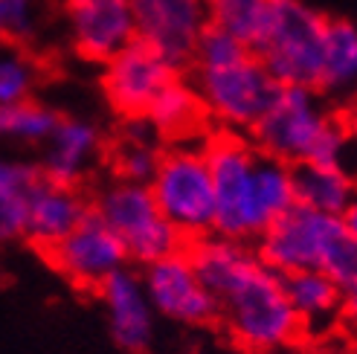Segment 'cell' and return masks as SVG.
Returning a JSON list of instances; mask_svg holds the SVG:
<instances>
[{"instance_id": "2", "label": "cell", "mask_w": 357, "mask_h": 354, "mask_svg": "<svg viewBox=\"0 0 357 354\" xmlns=\"http://www.w3.org/2000/svg\"><path fill=\"white\" fill-rule=\"evenodd\" d=\"M204 154L215 189V236L259 241L296 203L294 169L259 154L244 139L215 137Z\"/></svg>"}, {"instance_id": "23", "label": "cell", "mask_w": 357, "mask_h": 354, "mask_svg": "<svg viewBox=\"0 0 357 354\" xmlns=\"http://www.w3.org/2000/svg\"><path fill=\"white\" fill-rule=\"evenodd\" d=\"M59 114L38 102L0 105V143L44 146V139L59 125Z\"/></svg>"}, {"instance_id": "29", "label": "cell", "mask_w": 357, "mask_h": 354, "mask_svg": "<svg viewBox=\"0 0 357 354\" xmlns=\"http://www.w3.org/2000/svg\"><path fill=\"white\" fill-rule=\"evenodd\" d=\"M340 224H343V233H346L349 238H354V241H357V194H354V201L343 209Z\"/></svg>"}, {"instance_id": "21", "label": "cell", "mask_w": 357, "mask_h": 354, "mask_svg": "<svg viewBox=\"0 0 357 354\" xmlns=\"http://www.w3.org/2000/svg\"><path fill=\"white\" fill-rule=\"evenodd\" d=\"M357 82V26L346 17H326L319 87L343 91Z\"/></svg>"}, {"instance_id": "9", "label": "cell", "mask_w": 357, "mask_h": 354, "mask_svg": "<svg viewBox=\"0 0 357 354\" xmlns=\"http://www.w3.org/2000/svg\"><path fill=\"white\" fill-rule=\"evenodd\" d=\"M139 279L157 320H169L186 328L209 325L218 320V305L195 270L189 253L181 250L154 264H146Z\"/></svg>"}, {"instance_id": "26", "label": "cell", "mask_w": 357, "mask_h": 354, "mask_svg": "<svg viewBox=\"0 0 357 354\" xmlns=\"http://www.w3.org/2000/svg\"><path fill=\"white\" fill-rule=\"evenodd\" d=\"M323 273L340 288L343 296L357 293V241L343 236L340 244L334 247V253L328 256Z\"/></svg>"}, {"instance_id": "5", "label": "cell", "mask_w": 357, "mask_h": 354, "mask_svg": "<svg viewBox=\"0 0 357 354\" xmlns=\"http://www.w3.org/2000/svg\"><path fill=\"white\" fill-rule=\"evenodd\" d=\"M149 192L163 218L181 238H206L215 229V189L206 166V154L198 148H172L160 157V166Z\"/></svg>"}, {"instance_id": "1", "label": "cell", "mask_w": 357, "mask_h": 354, "mask_svg": "<svg viewBox=\"0 0 357 354\" xmlns=\"http://www.w3.org/2000/svg\"><path fill=\"white\" fill-rule=\"evenodd\" d=\"M189 259L218 305L227 334L250 354H279L291 348L302 325L284 293V279L247 244L206 236L192 244Z\"/></svg>"}, {"instance_id": "11", "label": "cell", "mask_w": 357, "mask_h": 354, "mask_svg": "<svg viewBox=\"0 0 357 354\" xmlns=\"http://www.w3.org/2000/svg\"><path fill=\"white\" fill-rule=\"evenodd\" d=\"M177 79V70L166 64L142 41L128 44L105 64V96L111 108L125 119L146 116L154 99Z\"/></svg>"}, {"instance_id": "14", "label": "cell", "mask_w": 357, "mask_h": 354, "mask_svg": "<svg viewBox=\"0 0 357 354\" xmlns=\"http://www.w3.org/2000/svg\"><path fill=\"white\" fill-rule=\"evenodd\" d=\"M111 340L128 354H146L157 337V314L134 270H119L99 288Z\"/></svg>"}, {"instance_id": "3", "label": "cell", "mask_w": 357, "mask_h": 354, "mask_svg": "<svg viewBox=\"0 0 357 354\" xmlns=\"http://www.w3.org/2000/svg\"><path fill=\"white\" fill-rule=\"evenodd\" d=\"M326 17L302 0H273L253 56L279 87H319Z\"/></svg>"}, {"instance_id": "17", "label": "cell", "mask_w": 357, "mask_h": 354, "mask_svg": "<svg viewBox=\"0 0 357 354\" xmlns=\"http://www.w3.org/2000/svg\"><path fill=\"white\" fill-rule=\"evenodd\" d=\"M284 279V293L296 314L302 331H328L334 320L343 314L346 296L340 288L323 273V270H305V273H291Z\"/></svg>"}, {"instance_id": "24", "label": "cell", "mask_w": 357, "mask_h": 354, "mask_svg": "<svg viewBox=\"0 0 357 354\" xmlns=\"http://www.w3.org/2000/svg\"><path fill=\"white\" fill-rule=\"evenodd\" d=\"M38 84V64L17 44L0 41V105L29 102Z\"/></svg>"}, {"instance_id": "30", "label": "cell", "mask_w": 357, "mask_h": 354, "mask_svg": "<svg viewBox=\"0 0 357 354\" xmlns=\"http://www.w3.org/2000/svg\"><path fill=\"white\" fill-rule=\"evenodd\" d=\"M343 316L357 328V293H349L346 302H343Z\"/></svg>"}, {"instance_id": "27", "label": "cell", "mask_w": 357, "mask_h": 354, "mask_svg": "<svg viewBox=\"0 0 357 354\" xmlns=\"http://www.w3.org/2000/svg\"><path fill=\"white\" fill-rule=\"evenodd\" d=\"M35 32V0H0V38L17 44Z\"/></svg>"}, {"instance_id": "15", "label": "cell", "mask_w": 357, "mask_h": 354, "mask_svg": "<svg viewBox=\"0 0 357 354\" xmlns=\"http://www.w3.org/2000/svg\"><path fill=\"white\" fill-rule=\"evenodd\" d=\"M102 148V134L91 119H59V125L44 139L41 148V180L59 186H76L91 171Z\"/></svg>"}, {"instance_id": "28", "label": "cell", "mask_w": 357, "mask_h": 354, "mask_svg": "<svg viewBox=\"0 0 357 354\" xmlns=\"http://www.w3.org/2000/svg\"><path fill=\"white\" fill-rule=\"evenodd\" d=\"M38 180H41V174L35 166L0 154V186H32Z\"/></svg>"}, {"instance_id": "16", "label": "cell", "mask_w": 357, "mask_h": 354, "mask_svg": "<svg viewBox=\"0 0 357 354\" xmlns=\"http://www.w3.org/2000/svg\"><path fill=\"white\" fill-rule=\"evenodd\" d=\"M91 212L87 201L76 192V186H59L50 180H38L26 198V233L32 244L52 250L64 241Z\"/></svg>"}, {"instance_id": "13", "label": "cell", "mask_w": 357, "mask_h": 354, "mask_svg": "<svg viewBox=\"0 0 357 354\" xmlns=\"http://www.w3.org/2000/svg\"><path fill=\"white\" fill-rule=\"evenodd\" d=\"M73 49L87 61L108 64L137 41L131 0H64Z\"/></svg>"}, {"instance_id": "7", "label": "cell", "mask_w": 357, "mask_h": 354, "mask_svg": "<svg viewBox=\"0 0 357 354\" xmlns=\"http://www.w3.org/2000/svg\"><path fill=\"white\" fill-rule=\"evenodd\" d=\"M195 91H198L204 111L221 119L229 128H250L271 108L279 84L261 67V61L247 52L244 59H236L218 67H195Z\"/></svg>"}, {"instance_id": "31", "label": "cell", "mask_w": 357, "mask_h": 354, "mask_svg": "<svg viewBox=\"0 0 357 354\" xmlns=\"http://www.w3.org/2000/svg\"><path fill=\"white\" fill-rule=\"evenodd\" d=\"M349 128H351V134H357V108L351 111V125Z\"/></svg>"}, {"instance_id": "22", "label": "cell", "mask_w": 357, "mask_h": 354, "mask_svg": "<svg viewBox=\"0 0 357 354\" xmlns=\"http://www.w3.org/2000/svg\"><path fill=\"white\" fill-rule=\"evenodd\" d=\"M204 3H206L209 26L229 32L253 52L267 26L273 0H204Z\"/></svg>"}, {"instance_id": "18", "label": "cell", "mask_w": 357, "mask_h": 354, "mask_svg": "<svg viewBox=\"0 0 357 354\" xmlns=\"http://www.w3.org/2000/svg\"><path fill=\"white\" fill-rule=\"evenodd\" d=\"M354 177L343 169H326L314 163L294 166V198L299 206L340 218L343 209L354 201Z\"/></svg>"}, {"instance_id": "10", "label": "cell", "mask_w": 357, "mask_h": 354, "mask_svg": "<svg viewBox=\"0 0 357 354\" xmlns=\"http://www.w3.org/2000/svg\"><path fill=\"white\" fill-rule=\"evenodd\" d=\"M137 41L151 47L166 64H192L201 32L209 26L204 0H131Z\"/></svg>"}, {"instance_id": "20", "label": "cell", "mask_w": 357, "mask_h": 354, "mask_svg": "<svg viewBox=\"0 0 357 354\" xmlns=\"http://www.w3.org/2000/svg\"><path fill=\"white\" fill-rule=\"evenodd\" d=\"M201 116H204V102H201L198 91L181 79H174L166 91L154 99V105L146 114L154 134L169 137V139L186 137L189 131H195Z\"/></svg>"}, {"instance_id": "25", "label": "cell", "mask_w": 357, "mask_h": 354, "mask_svg": "<svg viewBox=\"0 0 357 354\" xmlns=\"http://www.w3.org/2000/svg\"><path fill=\"white\" fill-rule=\"evenodd\" d=\"M247 47L233 38L229 32L218 29V26H206L198 38V47H195V56H192V67H218V64H229L236 59L247 56Z\"/></svg>"}, {"instance_id": "4", "label": "cell", "mask_w": 357, "mask_h": 354, "mask_svg": "<svg viewBox=\"0 0 357 354\" xmlns=\"http://www.w3.org/2000/svg\"><path fill=\"white\" fill-rule=\"evenodd\" d=\"M91 212L119 238L128 259L142 268L181 253L183 238L157 209L149 186L114 180L99 189Z\"/></svg>"}, {"instance_id": "19", "label": "cell", "mask_w": 357, "mask_h": 354, "mask_svg": "<svg viewBox=\"0 0 357 354\" xmlns=\"http://www.w3.org/2000/svg\"><path fill=\"white\" fill-rule=\"evenodd\" d=\"M154 128L149 125L146 116H137V119H125V128H122V139L114 151V171H116V180L125 183H137V186H149L157 174L160 166V154L154 146Z\"/></svg>"}, {"instance_id": "12", "label": "cell", "mask_w": 357, "mask_h": 354, "mask_svg": "<svg viewBox=\"0 0 357 354\" xmlns=\"http://www.w3.org/2000/svg\"><path fill=\"white\" fill-rule=\"evenodd\" d=\"M50 261L82 288H102L111 276L125 270L128 253L119 244V238L105 226L93 212H87L84 221L70 233L64 241H59L50 250Z\"/></svg>"}, {"instance_id": "8", "label": "cell", "mask_w": 357, "mask_h": 354, "mask_svg": "<svg viewBox=\"0 0 357 354\" xmlns=\"http://www.w3.org/2000/svg\"><path fill=\"white\" fill-rule=\"evenodd\" d=\"M343 236V224L337 215L294 203L259 238L256 256L279 276L323 270Z\"/></svg>"}, {"instance_id": "6", "label": "cell", "mask_w": 357, "mask_h": 354, "mask_svg": "<svg viewBox=\"0 0 357 354\" xmlns=\"http://www.w3.org/2000/svg\"><path fill=\"white\" fill-rule=\"evenodd\" d=\"M334 116L323 108L308 87H279L271 108L253 125L259 154H267L284 166L311 163L319 139L328 131Z\"/></svg>"}]
</instances>
